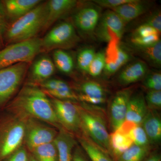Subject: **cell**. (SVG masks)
Listing matches in <instances>:
<instances>
[{
	"label": "cell",
	"instance_id": "1",
	"mask_svg": "<svg viewBox=\"0 0 161 161\" xmlns=\"http://www.w3.org/2000/svg\"><path fill=\"white\" fill-rule=\"evenodd\" d=\"M6 108L12 115L42 121L58 130L63 128L47 94L34 84L23 86Z\"/></svg>",
	"mask_w": 161,
	"mask_h": 161
},
{
	"label": "cell",
	"instance_id": "2",
	"mask_svg": "<svg viewBox=\"0 0 161 161\" xmlns=\"http://www.w3.org/2000/svg\"><path fill=\"white\" fill-rule=\"evenodd\" d=\"M77 105L83 133L109 154L110 134L103 111L98 106L85 103Z\"/></svg>",
	"mask_w": 161,
	"mask_h": 161
},
{
	"label": "cell",
	"instance_id": "3",
	"mask_svg": "<svg viewBox=\"0 0 161 161\" xmlns=\"http://www.w3.org/2000/svg\"><path fill=\"white\" fill-rule=\"evenodd\" d=\"M46 4L40 3L28 13L10 23L4 35V44L9 45L36 37L43 29Z\"/></svg>",
	"mask_w": 161,
	"mask_h": 161
},
{
	"label": "cell",
	"instance_id": "4",
	"mask_svg": "<svg viewBox=\"0 0 161 161\" xmlns=\"http://www.w3.org/2000/svg\"><path fill=\"white\" fill-rule=\"evenodd\" d=\"M26 119L12 115L0 121V161H3L24 143Z\"/></svg>",
	"mask_w": 161,
	"mask_h": 161
},
{
	"label": "cell",
	"instance_id": "5",
	"mask_svg": "<svg viewBox=\"0 0 161 161\" xmlns=\"http://www.w3.org/2000/svg\"><path fill=\"white\" fill-rule=\"evenodd\" d=\"M41 52V39L37 37L6 45L0 50V69L29 63Z\"/></svg>",
	"mask_w": 161,
	"mask_h": 161
},
{
	"label": "cell",
	"instance_id": "6",
	"mask_svg": "<svg viewBox=\"0 0 161 161\" xmlns=\"http://www.w3.org/2000/svg\"><path fill=\"white\" fill-rule=\"evenodd\" d=\"M29 63H21L0 69V108L5 106L17 91Z\"/></svg>",
	"mask_w": 161,
	"mask_h": 161
},
{
	"label": "cell",
	"instance_id": "7",
	"mask_svg": "<svg viewBox=\"0 0 161 161\" xmlns=\"http://www.w3.org/2000/svg\"><path fill=\"white\" fill-rule=\"evenodd\" d=\"M78 40L74 25L69 22H62L41 39V52L68 48L75 45Z\"/></svg>",
	"mask_w": 161,
	"mask_h": 161
},
{
	"label": "cell",
	"instance_id": "8",
	"mask_svg": "<svg viewBox=\"0 0 161 161\" xmlns=\"http://www.w3.org/2000/svg\"><path fill=\"white\" fill-rule=\"evenodd\" d=\"M58 130L48 124L33 118L26 119L24 143L30 152L36 147L54 141Z\"/></svg>",
	"mask_w": 161,
	"mask_h": 161
},
{
	"label": "cell",
	"instance_id": "9",
	"mask_svg": "<svg viewBox=\"0 0 161 161\" xmlns=\"http://www.w3.org/2000/svg\"><path fill=\"white\" fill-rule=\"evenodd\" d=\"M51 102L61 126L76 136L82 134L81 121L76 102L54 98Z\"/></svg>",
	"mask_w": 161,
	"mask_h": 161
},
{
	"label": "cell",
	"instance_id": "10",
	"mask_svg": "<svg viewBox=\"0 0 161 161\" xmlns=\"http://www.w3.org/2000/svg\"><path fill=\"white\" fill-rule=\"evenodd\" d=\"M125 24L115 12L107 10L101 16L95 35L102 42L120 41L125 30Z\"/></svg>",
	"mask_w": 161,
	"mask_h": 161
},
{
	"label": "cell",
	"instance_id": "11",
	"mask_svg": "<svg viewBox=\"0 0 161 161\" xmlns=\"http://www.w3.org/2000/svg\"><path fill=\"white\" fill-rule=\"evenodd\" d=\"M132 94L131 89L116 92L111 101L109 110L110 127L112 132L118 129L125 121L129 101Z\"/></svg>",
	"mask_w": 161,
	"mask_h": 161
},
{
	"label": "cell",
	"instance_id": "12",
	"mask_svg": "<svg viewBox=\"0 0 161 161\" xmlns=\"http://www.w3.org/2000/svg\"><path fill=\"white\" fill-rule=\"evenodd\" d=\"M101 15L100 7L97 5L86 6L75 14L74 23L77 29L82 33L92 36L95 34Z\"/></svg>",
	"mask_w": 161,
	"mask_h": 161
},
{
	"label": "cell",
	"instance_id": "13",
	"mask_svg": "<svg viewBox=\"0 0 161 161\" xmlns=\"http://www.w3.org/2000/svg\"><path fill=\"white\" fill-rule=\"evenodd\" d=\"M75 0H50L46 2L45 19L42 31H45L60 18L76 7Z\"/></svg>",
	"mask_w": 161,
	"mask_h": 161
},
{
	"label": "cell",
	"instance_id": "14",
	"mask_svg": "<svg viewBox=\"0 0 161 161\" xmlns=\"http://www.w3.org/2000/svg\"><path fill=\"white\" fill-rule=\"evenodd\" d=\"M81 93L78 95V100L93 105L102 104L106 102V91L98 82L88 80L81 84L80 86Z\"/></svg>",
	"mask_w": 161,
	"mask_h": 161
},
{
	"label": "cell",
	"instance_id": "15",
	"mask_svg": "<svg viewBox=\"0 0 161 161\" xmlns=\"http://www.w3.org/2000/svg\"><path fill=\"white\" fill-rule=\"evenodd\" d=\"M147 64L142 60L133 61L125 67L117 78L120 85L126 86L144 79L148 74Z\"/></svg>",
	"mask_w": 161,
	"mask_h": 161
},
{
	"label": "cell",
	"instance_id": "16",
	"mask_svg": "<svg viewBox=\"0 0 161 161\" xmlns=\"http://www.w3.org/2000/svg\"><path fill=\"white\" fill-rule=\"evenodd\" d=\"M149 2L133 0L112 9L122 20L125 25L144 14L150 9Z\"/></svg>",
	"mask_w": 161,
	"mask_h": 161
},
{
	"label": "cell",
	"instance_id": "17",
	"mask_svg": "<svg viewBox=\"0 0 161 161\" xmlns=\"http://www.w3.org/2000/svg\"><path fill=\"white\" fill-rule=\"evenodd\" d=\"M58 154L59 161H72L73 151L77 145L75 135L61 128L54 140Z\"/></svg>",
	"mask_w": 161,
	"mask_h": 161
},
{
	"label": "cell",
	"instance_id": "18",
	"mask_svg": "<svg viewBox=\"0 0 161 161\" xmlns=\"http://www.w3.org/2000/svg\"><path fill=\"white\" fill-rule=\"evenodd\" d=\"M141 125L147 134L150 146L158 145L161 140V119L157 111L149 110Z\"/></svg>",
	"mask_w": 161,
	"mask_h": 161
},
{
	"label": "cell",
	"instance_id": "19",
	"mask_svg": "<svg viewBox=\"0 0 161 161\" xmlns=\"http://www.w3.org/2000/svg\"><path fill=\"white\" fill-rule=\"evenodd\" d=\"M148 111L143 95L142 93L132 94L128 103L125 120L141 125Z\"/></svg>",
	"mask_w": 161,
	"mask_h": 161
},
{
	"label": "cell",
	"instance_id": "20",
	"mask_svg": "<svg viewBox=\"0 0 161 161\" xmlns=\"http://www.w3.org/2000/svg\"><path fill=\"white\" fill-rule=\"evenodd\" d=\"M40 0H3V6L9 20L18 19L41 3Z\"/></svg>",
	"mask_w": 161,
	"mask_h": 161
},
{
	"label": "cell",
	"instance_id": "21",
	"mask_svg": "<svg viewBox=\"0 0 161 161\" xmlns=\"http://www.w3.org/2000/svg\"><path fill=\"white\" fill-rule=\"evenodd\" d=\"M134 144L129 134L119 129L112 132L109 136V154L115 161Z\"/></svg>",
	"mask_w": 161,
	"mask_h": 161
},
{
	"label": "cell",
	"instance_id": "22",
	"mask_svg": "<svg viewBox=\"0 0 161 161\" xmlns=\"http://www.w3.org/2000/svg\"><path fill=\"white\" fill-rule=\"evenodd\" d=\"M80 147L91 161H113L107 151L95 143L86 135L82 133L77 136Z\"/></svg>",
	"mask_w": 161,
	"mask_h": 161
},
{
	"label": "cell",
	"instance_id": "23",
	"mask_svg": "<svg viewBox=\"0 0 161 161\" xmlns=\"http://www.w3.org/2000/svg\"><path fill=\"white\" fill-rule=\"evenodd\" d=\"M55 65L47 57H41L33 64L31 76L33 82L39 84L45 81L53 75Z\"/></svg>",
	"mask_w": 161,
	"mask_h": 161
},
{
	"label": "cell",
	"instance_id": "24",
	"mask_svg": "<svg viewBox=\"0 0 161 161\" xmlns=\"http://www.w3.org/2000/svg\"><path fill=\"white\" fill-rule=\"evenodd\" d=\"M136 51L150 65L157 68L161 66V41L145 47H134Z\"/></svg>",
	"mask_w": 161,
	"mask_h": 161
},
{
	"label": "cell",
	"instance_id": "25",
	"mask_svg": "<svg viewBox=\"0 0 161 161\" xmlns=\"http://www.w3.org/2000/svg\"><path fill=\"white\" fill-rule=\"evenodd\" d=\"M30 153L39 161H59L54 141L36 147L30 151Z\"/></svg>",
	"mask_w": 161,
	"mask_h": 161
},
{
	"label": "cell",
	"instance_id": "26",
	"mask_svg": "<svg viewBox=\"0 0 161 161\" xmlns=\"http://www.w3.org/2000/svg\"><path fill=\"white\" fill-rule=\"evenodd\" d=\"M151 150V146L140 147L133 144L116 161H145L149 156Z\"/></svg>",
	"mask_w": 161,
	"mask_h": 161
},
{
	"label": "cell",
	"instance_id": "27",
	"mask_svg": "<svg viewBox=\"0 0 161 161\" xmlns=\"http://www.w3.org/2000/svg\"><path fill=\"white\" fill-rule=\"evenodd\" d=\"M55 65L60 71L64 74H70L73 71L74 62L73 58L62 49H57L53 53Z\"/></svg>",
	"mask_w": 161,
	"mask_h": 161
},
{
	"label": "cell",
	"instance_id": "28",
	"mask_svg": "<svg viewBox=\"0 0 161 161\" xmlns=\"http://www.w3.org/2000/svg\"><path fill=\"white\" fill-rule=\"evenodd\" d=\"M130 59L131 55L130 53L121 47L119 46L117 60L112 63H106L104 71L107 75H113L129 62Z\"/></svg>",
	"mask_w": 161,
	"mask_h": 161
},
{
	"label": "cell",
	"instance_id": "29",
	"mask_svg": "<svg viewBox=\"0 0 161 161\" xmlns=\"http://www.w3.org/2000/svg\"><path fill=\"white\" fill-rule=\"evenodd\" d=\"M96 52L94 48L86 47L81 50L77 57V64L80 70L87 73Z\"/></svg>",
	"mask_w": 161,
	"mask_h": 161
},
{
	"label": "cell",
	"instance_id": "30",
	"mask_svg": "<svg viewBox=\"0 0 161 161\" xmlns=\"http://www.w3.org/2000/svg\"><path fill=\"white\" fill-rule=\"evenodd\" d=\"M106 60L104 52L96 53L92 60L87 73L93 77H97L102 74L104 69Z\"/></svg>",
	"mask_w": 161,
	"mask_h": 161
},
{
	"label": "cell",
	"instance_id": "31",
	"mask_svg": "<svg viewBox=\"0 0 161 161\" xmlns=\"http://www.w3.org/2000/svg\"><path fill=\"white\" fill-rule=\"evenodd\" d=\"M134 145L140 147H149L150 142L143 128L141 125H136L130 133Z\"/></svg>",
	"mask_w": 161,
	"mask_h": 161
},
{
	"label": "cell",
	"instance_id": "32",
	"mask_svg": "<svg viewBox=\"0 0 161 161\" xmlns=\"http://www.w3.org/2000/svg\"><path fill=\"white\" fill-rule=\"evenodd\" d=\"M143 85L149 91H161V72H153L147 74L144 78Z\"/></svg>",
	"mask_w": 161,
	"mask_h": 161
},
{
	"label": "cell",
	"instance_id": "33",
	"mask_svg": "<svg viewBox=\"0 0 161 161\" xmlns=\"http://www.w3.org/2000/svg\"><path fill=\"white\" fill-rule=\"evenodd\" d=\"M145 101L149 110L160 109L161 108V91H149L145 96Z\"/></svg>",
	"mask_w": 161,
	"mask_h": 161
},
{
	"label": "cell",
	"instance_id": "34",
	"mask_svg": "<svg viewBox=\"0 0 161 161\" xmlns=\"http://www.w3.org/2000/svg\"><path fill=\"white\" fill-rule=\"evenodd\" d=\"M9 24L10 20L6 14L2 1H0V50L4 47V35Z\"/></svg>",
	"mask_w": 161,
	"mask_h": 161
},
{
	"label": "cell",
	"instance_id": "35",
	"mask_svg": "<svg viewBox=\"0 0 161 161\" xmlns=\"http://www.w3.org/2000/svg\"><path fill=\"white\" fill-rule=\"evenodd\" d=\"M160 40L159 35H153L148 37L132 36L131 42L132 45L137 47H145L151 46Z\"/></svg>",
	"mask_w": 161,
	"mask_h": 161
},
{
	"label": "cell",
	"instance_id": "36",
	"mask_svg": "<svg viewBox=\"0 0 161 161\" xmlns=\"http://www.w3.org/2000/svg\"><path fill=\"white\" fill-rule=\"evenodd\" d=\"M3 161H29V153L23 145Z\"/></svg>",
	"mask_w": 161,
	"mask_h": 161
},
{
	"label": "cell",
	"instance_id": "37",
	"mask_svg": "<svg viewBox=\"0 0 161 161\" xmlns=\"http://www.w3.org/2000/svg\"><path fill=\"white\" fill-rule=\"evenodd\" d=\"M142 24L148 25L155 28L161 33V14L160 10L153 11L147 18L145 22Z\"/></svg>",
	"mask_w": 161,
	"mask_h": 161
},
{
	"label": "cell",
	"instance_id": "38",
	"mask_svg": "<svg viewBox=\"0 0 161 161\" xmlns=\"http://www.w3.org/2000/svg\"><path fill=\"white\" fill-rule=\"evenodd\" d=\"M133 0H95L93 1L99 7H104L112 10L116 7L130 3Z\"/></svg>",
	"mask_w": 161,
	"mask_h": 161
},
{
	"label": "cell",
	"instance_id": "39",
	"mask_svg": "<svg viewBox=\"0 0 161 161\" xmlns=\"http://www.w3.org/2000/svg\"><path fill=\"white\" fill-rule=\"evenodd\" d=\"M160 33L155 28L148 25L142 24L136 29L132 36L144 37L153 35H160Z\"/></svg>",
	"mask_w": 161,
	"mask_h": 161
},
{
	"label": "cell",
	"instance_id": "40",
	"mask_svg": "<svg viewBox=\"0 0 161 161\" xmlns=\"http://www.w3.org/2000/svg\"><path fill=\"white\" fill-rule=\"evenodd\" d=\"M66 83L63 80L57 79H47L38 84L43 88V91H50L57 89L65 85Z\"/></svg>",
	"mask_w": 161,
	"mask_h": 161
},
{
	"label": "cell",
	"instance_id": "41",
	"mask_svg": "<svg viewBox=\"0 0 161 161\" xmlns=\"http://www.w3.org/2000/svg\"><path fill=\"white\" fill-rule=\"evenodd\" d=\"M88 157L80 145L75 146L73 151L72 161H89Z\"/></svg>",
	"mask_w": 161,
	"mask_h": 161
},
{
	"label": "cell",
	"instance_id": "42",
	"mask_svg": "<svg viewBox=\"0 0 161 161\" xmlns=\"http://www.w3.org/2000/svg\"><path fill=\"white\" fill-rule=\"evenodd\" d=\"M145 161H161L160 154L157 153H154L148 157Z\"/></svg>",
	"mask_w": 161,
	"mask_h": 161
},
{
	"label": "cell",
	"instance_id": "43",
	"mask_svg": "<svg viewBox=\"0 0 161 161\" xmlns=\"http://www.w3.org/2000/svg\"><path fill=\"white\" fill-rule=\"evenodd\" d=\"M29 161H39L36 159L30 153H29Z\"/></svg>",
	"mask_w": 161,
	"mask_h": 161
}]
</instances>
